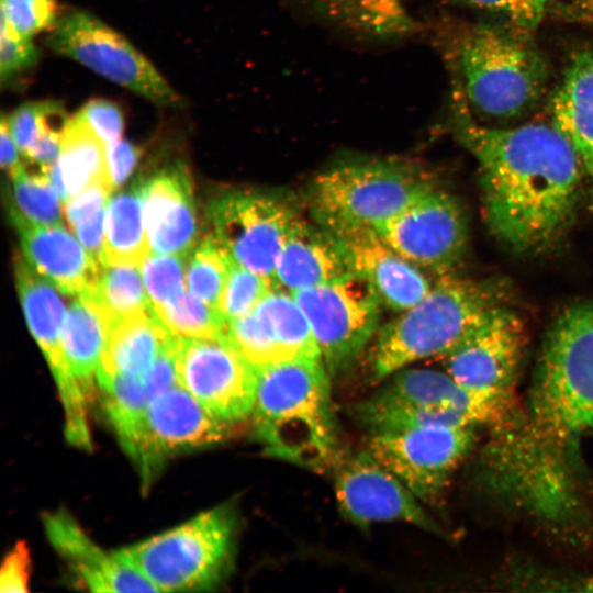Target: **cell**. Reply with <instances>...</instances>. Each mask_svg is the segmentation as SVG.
I'll list each match as a JSON object with an SVG mask.
<instances>
[{"mask_svg": "<svg viewBox=\"0 0 593 593\" xmlns=\"http://www.w3.org/2000/svg\"><path fill=\"white\" fill-rule=\"evenodd\" d=\"M376 230L410 262L441 275L461 261L468 244L462 206L435 184Z\"/></svg>", "mask_w": 593, "mask_h": 593, "instance_id": "15", "label": "cell"}, {"mask_svg": "<svg viewBox=\"0 0 593 593\" xmlns=\"http://www.w3.org/2000/svg\"><path fill=\"white\" fill-rule=\"evenodd\" d=\"M0 36V77L5 85L16 75L33 67L38 52L32 40L22 38L1 23Z\"/></svg>", "mask_w": 593, "mask_h": 593, "instance_id": "40", "label": "cell"}, {"mask_svg": "<svg viewBox=\"0 0 593 593\" xmlns=\"http://www.w3.org/2000/svg\"><path fill=\"white\" fill-rule=\"evenodd\" d=\"M186 258L150 253L139 266L152 306L165 304L186 290Z\"/></svg>", "mask_w": 593, "mask_h": 593, "instance_id": "36", "label": "cell"}, {"mask_svg": "<svg viewBox=\"0 0 593 593\" xmlns=\"http://www.w3.org/2000/svg\"><path fill=\"white\" fill-rule=\"evenodd\" d=\"M351 272L355 271L338 237L320 222L298 217L279 255L273 282L293 293Z\"/></svg>", "mask_w": 593, "mask_h": 593, "instance_id": "23", "label": "cell"}, {"mask_svg": "<svg viewBox=\"0 0 593 593\" xmlns=\"http://www.w3.org/2000/svg\"><path fill=\"white\" fill-rule=\"evenodd\" d=\"M144 217L150 251L186 256L198 238L190 177L178 164L142 182Z\"/></svg>", "mask_w": 593, "mask_h": 593, "instance_id": "22", "label": "cell"}, {"mask_svg": "<svg viewBox=\"0 0 593 593\" xmlns=\"http://www.w3.org/2000/svg\"><path fill=\"white\" fill-rule=\"evenodd\" d=\"M226 337L256 368L321 358L306 315L294 295L279 287L251 311L227 322Z\"/></svg>", "mask_w": 593, "mask_h": 593, "instance_id": "18", "label": "cell"}, {"mask_svg": "<svg viewBox=\"0 0 593 593\" xmlns=\"http://www.w3.org/2000/svg\"><path fill=\"white\" fill-rule=\"evenodd\" d=\"M176 336L172 335L150 367L139 377L150 398L180 384L175 360Z\"/></svg>", "mask_w": 593, "mask_h": 593, "instance_id": "42", "label": "cell"}, {"mask_svg": "<svg viewBox=\"0 0 593 593\" xmlns=\"http://www.w3.org/2000/svg\"><path fill=\"white\" fill-rule=\"evenodd\" d=\"M113 189L105 184L91 186L65 202L64 215L71 228L82 219L105 208Z\"/></svg>", "mask_w": 593, "mask_h": 593, "instance_id": "44", "label": "cell"}, {"mask_svg": "<svg viewBox=\"0 0 593 593\" xmlns=\"http://www.w3.org/2000/svg\"><path fill=\"white\" fill-rule=\"evenodd\" d=\"M48 47L103 78L160 107H179L181 98L146 57L121 34L81 10L59 15Z\"/></svg>", "mask_w": 593, "mask_h": 593, "instance_id": "10", "label": "cell"}, {"mask_svg": "<svg viewBox=\"0 0 593 593\" xmlns=\"http://www.w3.org/2000/svg\"><path fill=\"white\" fill-rule=\"evenodd\" d=\"M175 360L180 384L214 416L232 425L251 416L257 368L227 337L176 336Z\"/></svg>", "mask_w": 593, "mask_h": 593, "instance_id": "14", "label": "cell"}, {"mask_svg": "<svg viewBox=\"0 0 593 593\" xmlns=\"http://www.w3.org/2000/svg\"><path fill=\"white\" fill-rule=\"evenodd\" d=\"M13 180L11 217L15 226L63 225L61 199L49 175L24 167Z\"/></svg>", "mask_w": 593, "mask_h": 593, "instance_id": "32", "label": "cell"}, {"mask_svg": "<svg viewBox=\"0 0 593 593\" xmlns=\"http://www.w3.org/2000/svg\"><path fill=\"white\" fill-rule=\"evenodd\" d=\"M514 410L467 390L447 372L405 367L353 412L374 435L426 425L493 427Z\"/></svg>", "mask_w": 593, "mask_h": 593, "instance_id": "7", "label": "cell"}, {"mask_svg": "<svg viewBox=\"0 0 593 593\" xmlns=\"http://www.w3.org/2000/svg\"><path fill=\"white\" fill-rule=\"evenodd\" d=\"M139 149L125 139L107 144V160L113 188L121 186L134 169Z\"/></svg>", "mask_w": 593, "mask_h": 593, "instance_id": "45", "label": "cell"}, {"mask_svg": "<svg viewBox=\"0 0 593 593\" xmlns=\"http://www.w3.org/2000/svg\"><path fill=\"white\" fill-rule=\"evenodd\" d=\"M236 519L228 506L119 550L159 592L206 590L233 567Z\"/></svg>", "mask_w": 593, "mask_h": 593, "instance_id": "8", "label": "cell"}, {"mask_svg": "<svg viewBox=\"0 0 593 593\" xmlns=\"http://www.w3.org/2000/svg\"><path fill=\"white\" fill-rule=\"evenodd\" d=\"M74 116L104 144L120 139L124 127V116L121 108L105 99L88 101Z\"/></svg>", "mask_w": 593, "mask_h": 593, "instance_id": "39", "label": "cell"}, {"mask_svg": "<svg viewBox=\"0 0 593 593\" xmlns=\"http://www.w3.org/2000/svg\"><path fill=\"white\" fill-rule=\"evenodd\" d=\"M103 406L124 450L132 458L138 444L150 395L139 377L98 368Z\"/></svg>", "mask_w": 593, "mask_h": 593, "instance_id": "30", "label": "cell"}, {"mask_svg": "<svg viewBox=\"0 0 593 593\" xmlns=\"http://www.w3.org/2000/svg\"><path fill=\"white\" fill-rule=\"evenodd\" d=\"M316 221L338 237L354 271L373 287L387 306L401 312L430 290L433 284L423 270L401 256L374 227L331 217Z\"/></svg>", "mask_w": 593, "mask_h": 593, "instance_id": "20", "label": "cell"}, {"mask_svg": "<svg viewBox=\"0 0 593 593\" xmlns=\"http://www.w3.org/2000/svg\"><path fill=\"white\" fill-rule=\"evenodd\" d=\"M45 534L80 584L93 592H157L121 552L100 548L66 511L44 514Z\"/></svg>", "mask_w": 593, "mask_h": 593, "instance_id": "21", "label": "cell"}, {"mask_svg": "<svg viewBox=\"0 0 593 593\" xmlns=\"http://www.w3.org/2000/svg\"><path fill=\"white\" fill-rule=\"evenodd\" d=\"M115 323L112 314L90 296H78L66 314L61 331L64 356L71 376L90 402L98 368Z\"/></svg>", "mask_w": 593, "mask_h": 593, "instance_id": "26", "label": "cell"}, {"mask_svg": "<svg viewBox=\"0 0 593 593\" xmlns=\"http://www.w3.org/2000/svg\"><path fill=\"white\" fill-rule=\"evenodd\" d=\"M552 124L574 149L593 199V48L572 54L550 100Z\"/></svg>", "mask_w": 593, "mask_h": 593, "instance_id": "25", "label": "cell"}, {"mask_svg": "<svg viewBox=\"0 0 593 593\" xmlns=\"http://www.w3.org/2000/svg\"><path fill=\"white\" fill-rule=\"evenodd\" d=\"M430 178L400 158H351L316 176L315 217L378 227L432 187Z\"/></svg>", "mask_w": 593, "mask_h": 593, "instance_id": "9", "label": "cell"}, {"mask_svg": "<svg viewBox=\"0 0 593 593\" xmlns=\"http://www.w3.org/2000/svg\"><path fill=\"white\" fill-rule=\"evenodd\" d=\"M484 479L493 493L545 521L567 523L583 508L574 452L552 441L516 410L492 427Z\"/></svg>", "mask_w": 593, "mask_h": 593, "instance_id": "5", "label": "cell"}, {"mask_svg": "<svg viewBox=\"0 0 593 593\" xmlns=\"http://www.w3.org/2000/svg\"><path fill=\"white\" fill-rule=\"evenodd\" d=\"M292 294L307 317L328 373L347 368L377 332L383 303L356 272Z\"/></svg>", "mask_w": 593, "mask_h": 593, "instance_id": "11", "label": "cell"}, {"mask_svg": "<svg viewBox=\"0 0 593 593\" xmlns=\"http://www.w3.org/2000/svg\"><path fill=\"white\" fill-rule=\"evenodd\" d=\"M1 166L12 179L24 169V159L13 138L7 116H2L0 124Z\"/></svg>", "mask_w": 593, "mask_h": 593, "instance_id": "46", "label": "cell"}, {"mask_svg": "<svg viewBox=\"0 0 593 593\" xmlns=\"http://www.w3.org/2000/svg\"><path fill=\"white\" fill-rule=\"evenodd\" d=\"M275 287L271 279L233 259L217 309L227 323L251 311Z\"/></svg>", "mask_w": 593, "mask_h": 593, "instance_id": "35", "label": "cell"}, {"mask_svg": "<svg viewBox=\"0 0 593 593\" xmlns=\"http://www.w3.org/2000/svg\"><path fill=\"white\" fill-rule=\"evenodd\" d=\"M231 426L210 413L181 384L153 396L132 457L143 482L149 483L169 457L223 441L231 435Z\"/></svg>", "mask_w": 593, "mask_h": 593, "instance_id": "17", "label": "cell"}, {"mask_svg": "<svg viewBox=\"0 0 593 593\" xmlns=\"http://www.w3.org/2000/svg\"><path fill=\"white\" fill-rule=\"evenodd\" d=\"M551 11L569 20L593 25V0L551 1Z\"/></svg>", "mask_w": 593, "mask_h": 593, "instance_id": "47", "label": "cell"}, {"mask_svg": "<svg viewBox=\"0 0 593 593\" xmlns=\"http://www.w3.org/2000/svg\"><path fill=\"white\" fill-rule=\"evenodd\" d=\"M502 16L506 23L534 31L551 11L550 0H452Z\"/></svg>", "mask_w": 593, "mask_h": 593, "instance_id": "38", "label": "cell"}, {"mask_svg": "<svg viewBox=\"0 0 593 593\" xmlns=\"http://www.w3.org/2000/svg\"><path fill=\"white\" fill-rule=\"evenodd\" d=\"M51 181L65 203L85 189L113 188L107 160V144L76 116L69 119L59 158L49 171Z\"/></svg>", "mask_w": 593, "mask_h": 593, "instance_id": "27", "label": "cell"}, {"mask_svg": "<svg viewBox=\"0 0 593 593\" xmlns=\"http://www.w3.org/2000/svg\"><path fill=\"white\" fill-rule=\"evenodd\" d=\"M31 574L30 550L24 541H19L5 556L0 571L1 592H25Z\"/></svg>", "mask_w": 593, "mask_h": 593, "instance_id": "43", "label": "cell"}, {"mask_svg": "<svg viewBox=\"0 0 593 593\" xmlns=\"http://www.w3.org/2000/svg\"><path fill=\"white\" fill-rule=\"evenodd\" d=\"M508 294V283L496 277L440 278L425 296L380 328L370 361L374 378L445 356L486 311L505 304Z\"/></svg>", "mask_w": 593, "mask_h": 593, "instance_id": "6", "label": "cell"}, {"mask_svg": "<svg viewBox=\"0 0 593 593\" xmlns=\"http://www.w3.org/2000/svg\"><path fill=\"white\" fill-rule=\"evenodd\" d=\"M451 92L452 128L478 164L489 232L516 254L552 249L578 210L583 172L574 149L553 124L485 126L455 83Z\"/></svg>", "mask_w": 593, "mask_h": 593, "instance_id": "1", "label": "cell"}, {"mask_svg": "<svg viewBox=\"0 0 593 593\" xmlns=\"http://www.w3.org/2000/svg\"><path fill=\"white\" fill-rule=\"evenodd\" d=\"M530 32L510 23H478L459 35L451 56L454 83L471 113L508 121L541 99L549 64Z\"/></svg>", "mask_w": 593, "mask_h": 593, "instance_id": "3", "label": "cell"}, {"mask_svg": "<svg viewBox=\"0 0 593 593\" xmlns=\"http://www.w3.org/2000/svg\"><path fill=\"white\" fill-rule=\"evenodd\" d=\"M233 258L221 243L211 236L191 255L186 269L188 291L204 302L216 306L225 286Z\"/></svg>", "mask_w": 593, "mask_h": 593, "instance_id": "34", "label": "cell"}, {"mask_svg": "<svg viewBox=\"0 0 593 593\" xmlns=\"http://www.w3.org/2000/svg\"><path fill=\"white\" fill-rule=\"evenodd\" d=\"M214 236L238 264L271 279L298 219L283 200L264 193L234 192L212 201Z\"/></svg>", "mask_w": 593, "mask_h": 593, "instance_id": "16", "label": "cell"}, {"mask_svg": "<svg viewBox=\"0 0 593 593\" xmlns=\"http://www.w3.org/2000/svg\"><path fill=\"white\" fill-rule=\"evenodd\" d=\"M81 296H90L100 302L116 322L152 307L137 266L100 262L92 289Z\"/></svg>", "mask_w": 593, "mask_h": 593, "instance_id": "31", "label": "cell"}, {"mask_svg": "<svg viewBox=\"0 0 593 593\" xmlns=\"http://www.w3.org/2000/svg\"><path fill=\"white\" fill-rule=\"evenodd\" d=\"M526 344L521 317L506 303L486 311L467 335L446 354V372L467 390L514 405Z\"/></svg>", "mask_w": 593, "mask_h": 593, "instance_id": "12", "label": "cell"}, {"mask_svg": "<svg viewBox=\"0 0 593 593\" xmlns=\"http://www.w3.org/2000/svg\"><path fill=\"white\" fill-rule=\"evenodd\" d=\"M44 107L45 101L26 102L7 116L22 157L26 155L37 137Z\"/></svg>", "mask_w": 593, "mask_h": 593, "instance_id": "41", "label": "cell"}, {"mask_svg": "<svg viewBox=\"0 0 593 593\" xmlns=\"http://www.w3.org/2000/svg\"><path fill=\"white\" fill-rule=\"evenodd\" d=\"M526 414L547 437L573 452L593 434V300L567 306L548 328Z\"/></svg>", "mask_w": 593, "mask_h": 593, "instance_id": "4", "label": "cell"}, {"mask_svg": "<svg viewBox=\"0 0 593 593\" xmlns=\"http://www.w3.org/2000/svg\"><path fill=\"white\" fill-rule=\"evenodd\" d=\"M474 426L426 425L371 435L368 451L423 501L437 497L472 449Z\"/></svg>", "mask_w": 593, "mask_h": 593, "instance_id": "13", "label": "cell"}, {"mask_svg": "<svg viewBox=\"0 0 593 593\" xmlns=\"http://www.w3.org/2000/svg\"><path fill=\"white\" fill-rule=\"evenodd\" d=\"M335 488L342 513L358 526L399 521L440 532L413 492L368 450L340 461Z\"/></svg>", "mask_w": 593, "mask_h": 593, "instance_id": "19", "label": "cell"}, {"mask_svg": "<svg viewBox=\"0 0 593 593\" xmlns=\"http://www.w3.org/2000/svg\"><path fill=\"white\" fill-rule=\"evenodd\" d=\"M152 310L164 326L177 337H226L227 323L219 309L187 290L165 304L152 306Z\"/></svg>", "mask_w": 593, "mask_h": 593, "instance_id": "33", "label": "cell"}, {"mask_svg": "<svg viewBox=\"0 0 593 593\" xmlns=\"http://www.w3.org/2000/svg\"><path fill=\"white\" fill-rule=\"evenodd\" d=\"M251 413L256 439L268 455L310 470L339 460L328 371L321 358L257 368Z\"/></svg>", "mask_w": 593, "mask_h": 593, "instance_id": "2", "label": "cell"}, {"mask_svg": "<svg viewBox=\"0 0 593 593\" xmlns=\"http://www.w3.org/2000/svg\"><path fill=\"white\" fill-rule=\"evenodd\" d=\"M150 253L139 182L109 199L101 262L139 267Z\"/></svg>", "mask_w": 593, "mask_h": 593, "instance_id": "29", "label": "cell"}, {"mask_svg": "<svg viewBox=\"0 0 593 593\" xmlns=\"http://www.w3.org/2000/svg\"><path fill=\"white\" fill-rule=\"evenodd\" d=\"M58 18L56 0H1V23L22 38L51 30Z\"/></svg>", "mask_w": 593, "mask_h": 593, "instance_id": "37", "label": "cell"}, {"mask_svg": "<svg viewBox=\"0 0 593 593\" xmlns=\"http://www.w3.org/2000/svg\"><path fill=\"white\" fill-rule=\"evenodd\" d=\"M171 337L152 307L122 318L111 328L99 368L141 377Z\"/></svg>", "mask_w": 593, "mask_h": 593, "instance_id": "28", "label": "cell"}, {"mask_svg": "<svg viewBox=\"0 0 593 593\" xmlns=\"http://www.w3.org/2000/svg\"><path fill=\"white\" fill-rule=\"evenodd\" d=\"M16 228L25 260L63 293L78 298L92 289L100 261L63 225Z\"/></svg>", "mask_w": 593, "mask_h": 593, "instance_id": "24", "label": "cell"}]
</instances>
